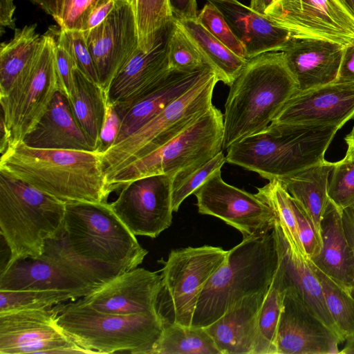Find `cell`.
<instances>
[{
	"label": "cell",
	"instance_id": "obj_1",
	"mask_svg": "<svg viewBox=\"0 0 354 354\" xmlns=\"http://www.w3.org/2000/svg\"><path fill=\"white\" fill-rule=\"evenodd\" d=\"M0 171L65 203L106 202L111 192L99 151L39 149L21 141L1 154Z\"/></svg>",
	"mask_w": 354,
	"mask_h": 354
},
{
	"label": "cell",
	"instance_id": "obj_2",
	"mask_svg": "<svg viewBox=\"0 0 354 354\" xmlns=\"http://www.w3.org/2000/svg\"><path fill=\"white\" fill-rule=\"evenodd\" d=\"M230 86L223 114L222 149L225 150L266 128L298 91L283 51L248 59Z\"/></svg>",
	"mask_w": 354,
	"mask_h": 354
},
{
	"label": "cell",
	"instance_id": "obj_3",
	"mask_svg": "<svg viewBox=\"0 0 354 354\" xmlns=\"http://www.w3.org/2000/svg\"><path fill=\"white\" fill-rule=\"evenodd\" d=\"M279 264L274 227L263 234L243 238L228 250L224 263L204 287L192 326L205 328L242 298L267 291Z\"/></svg>",
	"mask_w": 354,
	"mask_h": 354
},
{
	"label": "cell",
	"instance_id": "obj_4",
	"mask_svg": "<svg viewBox=\"0 0 354 354\" xmlns=\"http://www.w3.org/2000/svg\"><path fill=\"white\" fill-rule=\"evenodd\" d=\"M339 129L271 122L227 149L226 162L281 180L313 167L324 155Z\"/></svg>",
	"mask_w": 354,
	"mask_h": 354
},
{
	"label": "cell",
	"instance_id": "obj_5",
	"mask_svg": "<svg viewBox=\"0 0 354 354\" xmlns=\"http://www.w3.org/2000/svg\"><path fill=\"white\" fill-rule=\"evenodd\" d=\"M53 308L59 328L89 353L153 354L165 328L158 312L106 314L96 310L82 298Z\"/></svg>",
	"mask_w": 354,
	"mask_h": 354
},
{
	"label": "cell",
	"instance_id": "obj_6",
	"mask_svg": "<svg viewBox=\"0 0 354 354\" xmlns=\"http://www.w3.org/2000/svg\"><path fill=\"white\" fill-rule=\"evenodd\" d=\"M64 236L76 255L118 274L137 268L148 253L106 202H66Z\"/></svg>",
	"mask_w": 354,
	"mask_h": 354
},
{
	"label": "cell",
	"instance_id": "obj_7",
	"mask_svg": "<svg viewBox=\"0 0 354 354\" xmlns=\"http://www.w3.org/2000/svg\"><path fill=\"white\" fill-rule=\"evenodd\" d=\"M65 212V202L0 171V232L10 252L8 263L41 256L46 241L64 232Z\"/></svg>",
	"mask_w": 354,
	"mask_h": 354
},
{
	"label": "cell",
	"instance_id": "obj_8",
	"mask_svg": "<svg viewBox=\"0 0 354 354\" xmlns=\"http://www.w3.org/2000/svg\"><path fill=\"white\" fill-rule=\"evenodd\" d=\"M64 234L46 240L39 257L8 263L1 270L0 290H63L80 299L118 275L76 255Z\"/></svg>",
	"mask_w": 354,
	"mask_h": 354
},
{
	"label": "cell",
	"instance_id": "obj_9",
	"mask_svg": "<svg viewBox=\"0 0 354 354\" xmlns=\"http://www.w3.org/2000/svg\"><path fill=\"white\" fill-rule=\"evenodd\" d=\"M223 114L213 106L178 136L142 156L106 178L111 192L145 176H174L190 167L207 162L221 151Z\"/></svg>",
	"mask_w": 354,
	"mask_h": 354
},
{
	"label": "cell",
	"instance_id": "obj_10",
	"mask_svg": "<svg viewBox=\"0 0 354 354\" xmlns=\"http://www.w3.org/2000/svg\"><path fill=\"white\" fill-rule=\"evenodd\" d=\"M218 79L214 71L174 100L134 133L102 153L106 177L174 139L214 105Z\"/></svg>",
	"mask_w": 354,
	"mask_h": 354
},
{
	"label": "cell",
	"instance_id": "obj_11",
	"mask_svg": "<svg viewBox=\"0 0 354 354\" xmlns=\"http://www.w3.org/2000/svg\"><path fill=\"white\" fill-rule=\"evenodd\" d=\"M228 254L219 247L203 245L172 250L161 261L162 288L158 311L168 324L191 326L201 294L208 280L224 263Z\"/></svg>",
	"mask_w": 354,
	"mask_h": 354
},
{
	"label": "cell",
	"instance_id": "obj_12",
	"mask_svg": "<svg viewBox=\"0 0 354 354\" xmlns=\"http://www.w3.org/2000/svg\"><path fill=\"white\" fill-rule=\"evenodd\" d=\"M42 37L41 48L33 66L6 96L0 97L1 125L8 133V146L23 141L59 91L55 30L49 29Z\"/></svg>",
	"mask_w": 354,
	"mask_h": 354
},
{
	"label": "cell",
	"instance_id": "obj_13",
	"mask_svg": "<svg viewBox=\"0 0 354 354\" xmlns=\"http://www.w3.org/2000/svg\"><path fill=\"white\" fill-rule=\"evenodd\" d=\"M266 15L290 38L344 46L354 40V15L342 0H276Z\"/></svg>",
	"mask_w": 354,
	"mask_h": 354
},
{
	"label": "cell",
	"instance_id": "obj_14",
	"mask_svg": "<svg viewBox=\"0 0 354 354\" xmlns=\"http://www.w3.org/2000/svg\"><path fill=\"white\" fill-rule=\"evenodd\" d=\"M198 212L213 216L237 229L243 238L272 230L276 216L256 194L225 183L221 169L214 171L194 193Z\"/></svg>",
	"mask_w": 354,
	"mask_h": 354
},
{
	"label": "cell",
	"instance_id": "obj_15",
	"mask_svg": "<svg viewBox=\"0 0 354 354\" xmlns=\"http://www.w3.org/2000/svg\"><path fill=\"white\" fill-rule=\"evenodd\" d=\"M174 176L158 174L133 180L121 187L111 206L135 236L157 237L172 222Z\"/></svg>",
	"mask_w": 354,
	"mask_h": 354
},
{
	"label": "cell",
	"instance_id": "obj_16",
	"mask_svg": "<svg viewBox=\"0 0 354 354\" xmlns=\"http://www.w3.org/2000/svg\"><path fill=\"white\" fill-rule=\"evenodd\" d=\"M53 306L0 313V353H89L57 325Z\"/></svg>",
	"mask_w": 354,
	"mask_h": 354
},
{
	"label": "cell",
	"instance_id": "obj_17",
	"mask_svg": "<svg viewBox=\"0 0 354 354\" xmlns=\"http://www.w3.org/2000/svg\"><path fill=\"white\" fill-rule=\"evenodd\" d=\"M83 33L93 59L98 84L106 93L114 77L139 48L133 3L115 0L107 17Z\"/></svg>",
	"mask_w": 354,
	"mask_h": 354
},
{
	"label": "cell",
	"instance_id": "obj_18",
	"mask_svg": "<svg viewBox=\"0 0 354 354\" xmlns=\"http://www.w3.org/2000/svg\"><path fill=\"white\" fill-rule=\"evenodd\" d=\"M353 118L354 82H333L297 91L272 122L340 129Z\"/></svg>",
	"mask_w": 354,
	"mask_h": 354
},
{
	"label": "cell",
	"instance_id": "obj_19",
	"mask_svg": "<svg viewBox=\"0 0 354 354\" xmlns=\"http://www.w3.org/2000/svg\"><path fill=\"white\" fill-rule=\"evenodd\" d=\"M170 24L159 32L148 51L138 48L113 80L106 93L107 102L114 105L120 118L169 70Z\"/></svg>",
	"mask_w": 354,
	"mask_h": 354
},
{
	"label": "cell",
	"instance_id": "obj_20",
	"mask_svg": "<svg viewBox=\"0 0 354 354\" xmlns=\"http://www.w3.org/2000/svg\"><path fill=\"white\" fill-rule=\"evenodd\" d=\"M161 288V275L136 268L115 276L82 299L96 310L106 314L153 313H158Z\"/></svg>",
	"mask_w": 354,
	"mask_h": 354
},
{
	"label": "cell",
	"instance_id": "obj_21",
	"mask_svg": "<svg viewBox=\"0 0 354 354\" xmlns=\"http://www.w3.org/2000/svg\"><path fill=\"white\" fill-rule=\"evenodd\" d=\"M285 288L277 331V354L340 353L338 345L341 340L312 313L294 290Z\"/></svg>",
	"mask_w": 354,
	"mask_h": 354
},
{
	"label": "cell",
	"instance_id": "obj_22",
	"mask_svg": "<svg viewBox=\"0 0 354 354\" xmlns=\"http://www.w3.org/2000/svg\"><path fill=\"white\" fill-rule=\"evenodd\" d=\"M344 46L313 39L291 38L282 50L298 91L335 82Z\"/></svg>",
	"mask_w": 354,
	"mask_h": 354
},
{
	"label": "cell",
	"instance_id": "obj_23",
	"mask_svg": "<svg viewBox=\"0 0 354 354\" xmlns=\"http://www.w3.org/2000/svg\"><path fill=\"white\" fill-rule=\"evenodd\" d=\"M212 71L213 70L206 64L193 71L168 70L155 86L122 115L114 145L134 133Z\"/></svg>",
	"mask_w": 354,
	"mask_h": 354
},
{
	"label": "cell",
	"instance_id": "obj_24",
	"mask_svg": "<svg viewBox=\"0 0 354 354\" xmlns=\"http://www.w3.org/2000/svg\"><path fill=\"white\" fill-rule=\"evenodd\" d=\"M223 13L243 45L247 59L274 51H282L290 36L266 15H260L238 0H207Z\"/></svg>",
	"mask_w": 354,
	"mask_h": 354
},
{
	"label": "cell",
	"instance_id": "obj_25",
	"mask_svg": "<svg viewBox=\"0 0 354 354\" xmlns=\"http://www.w3.org/2000/svg\"><path fill=\"white\" fill-rule=\"evenodd\" d=\"M268 290L242 298L205 327L221 354H254L258 315Z\"/></svg>",
	"mask_w": 354,
	"mask_h": 354
},
{
	"label": "cell",
	"instance_id": "obj_26",
	"mask_svg": "<svg viewBox=\"0 0 354 354\" xmlns=\"http://www.w3.org/2000/svg\"><path fill=\"white\" fill-rule=\"evenodd\" d=\"M274 229L279 252V270L284 285L294 290L312 313L341 340L327 308L320 281L308 258L290 247L277 220Z\"/></svg>",
	"mask_w": 354,
	"mask_h": 354
},
{
	"label": "cell",
	"instance_id": "obj_27",
	"mask_svg": "<svg viewBox=\"0 0 354 354\" xmlns=\"http://www.w3.org/2000/svg\"><path fill=\"white\" fill-rule=\"evenodd\" d=\"M22 142L39 149L96 151L77 124L68 98L59 91Z\"/></svg>",
	"mask_w": 354,
	"mask_h": 354
},
{
	"label": "cell",
	"instance_id": "obj_28",
	"mask_svg": "<svg viewBox=\"0 0 354 354\" xmlns=\"http://www.w3.org/2000/svg\"><path fill=\"white\" fill-rule=\"evenodd\" d=\"M322 246L319 253L309 259L345 291L354 289V259L348 242L342 212L330 201L322 219Z\"/></svg>",
	"mask_w": 354,
	"mask_h": 354
},
{
	"label": "cell",
	"instance_id": "obj_29",
	"mask_svg": "<svg viewBox=\"0 0 354 354\" xmlns=\"http://www.w3.org/2000/svg\"><path fill=\"white\" fill-rule=\"evenodd\" d=\"M334 162H321L288 178L279 180L283 188L304 209L322 242L321 224L330 200L328 184Z\"/></svg>",
	"mask_w": 354,
	"mask_h": 354
},
{
	"label": "cell",
	"instance_id": "obj_30",
	"mask_svg": "<svg viewBox=\"0 0 354 354\" xmlns=\"http://www.w3.org/2000/svg\"><path fill=\"white\" fill-rule=\"evenodd\" d=\"M36 27L37 24H31L15 28L13 37L1 44L0 97L6 96L35 64L43 41Z\"/></svg>",
	"mask_w": 354,
	"mask_h": 354
},
{
	"label": "cell",
	"instance_id": "obj_31",
	"mask_svg": "<svg viewBox=\"0 0 354 354\" xmlns=\"http://www.w3.org/2000/svg\"><path fill=\"white\" fill-rule=\"evenodd\" d=\"M219 81L231 86L247 62L215 38L196 19H177Z\"/></svg>",
	"mask_w": 354,
	"mask_h": 354
},
{
	"label": "cell",
	"instance_id": "obj_32",
	"mask_svg": "<svg viewBox=\"0 0 354 354\" xmlns=\"http://www.w3.org/2000/svg\"><path fill=\"white\" fill-rule=\"evenodd\" d=\"M75 91L68 100L77 124L97 151L106 109V93L77 68L75 71Z\"/></svg>",
	"mask_w": 354,
	"mask_h": 354
},
{
	"label": "cell",
	"instance_id": "obj_33",
	"mask_svg": "<svg viewBox=\"0 0 354 354\" xmlns=\"http://www.w3.org/2000/svg\"><path fill=\"white\" fill-rule=\"evenodd\" d=\"M285 290L278 267L258 315L254 354H277V331Z\"/></svg>",
	"mask_w": 354,
	"mask_h": 354
},
{
	"label": "cell",
	"instance_id": "obj_34",
	"mask_svg": "<svg viewBox=\"0 0 354 354\" xmlns=\"http://www.w3.org/2000/svg\"><path fill=\"white\" fill-rule=\"evenodd\" d=\"M153 354H221L205 328L165 325Z\"/></svg>",
	"mask_w": 354,
	"mask_h": 354
},
{
	"label": "cell",
	"instance_id": "obj_35",
	"mask_svg": "<svg viewBox=\"0 0 354 354\" xmlns=\"http://www.w3.org/2000/svg\"><path fill=\"white\" fill-rule=\"evenodd\" d=\"M257 190L256 194L274 212L277 222L290 247L306 256L299 236L292 198L281 182L277 179L270 180L263 187L257 188Z\"/></svg>",
	"mask_w": 354,
	"mask_h": 354
},
{
	"label": "cell",
	"instance_id": "obj_36",
	"mask_svg": "<svg viewBox=\"0 0 354 354\" xmlns=\"http://www.w3.org/2000/svg\"><path fill=\"white\" fill-rule=\"evenodd\" d=\"M317 276L329 313L342 342L354 338V297L324 274L309 259Z\"/></svg>",
	"mask_w": 354,
	"mask_h": 354
},
{
	"label": "cell",
	"instance_id": "obj_37",
	"mask_svg": "<svg viewBox=\"0 0 354 354\" xmlns=\"http://www.w3.org/2000/svg\"><path fill=\"white\" fill-rule=\"evenodd\" d=\"M138 47L147 52L152 47L159 32L174 19L169 0H135Z\"/></svg>",
	"mask_w": 354,
	"mask_h": 354
},
{
	"label": "cell",
	"instance_id": "obj_38",
	"mask_svg": "<svg viewBox=\"0 0 354 354\" xmlns=\"http://www.w3.org/2000/svg\"><path fill=\"white\" fill-rule=\"evenodd\" d=\"M70 299L77 298L63 290H0V313L50 308Z\"/></svg>",
	"mask_w": 354,
	"mask_h": 354
},
{
	"label": "cell",
	"instance_id": "obj_39",
	"mask_svg": "<svg viewBox=\"0 0 354 354\" xmlns=\"http://www.w3.org/2000/svg\"><path fill=\"white\" fill-rule=\"evenodd\" d=\"M226 162L223 152L205 162L190 167L174 176L171 189L173 212H178L182 203L203 185L216 170L221 169Z\"/></svg>",
	"mask_w": 354,
	"mask_h": 354
},
{
	"label": "cell",
	"instance_id": "obj_40",
	"mask_svg": "<svg viewBox=\"0 0 354 354\" xmlns=\"http://www.w3.org/2000/svg\"><path fill=\"white\" fill-rule=\"evenodd\" d=\"M168 59L169 69L177 71H193L205 65L196 46L175 17L170 24Z\"/></svg>",
	"mask_w": 354,
	"mask_h": 354
},
{
	"label": "cell",
	"instance_id": "obj_41",
	"mask_svg": "<svg viewBox=\"0 0 354 354\" xmlns=\"http://www.w3.org/2000/svg\"><path fill=\"white\" fill-rule=\"evenodd\" d=\"M330 201L340 211L354 207V161L334 162L328 184Z\"/></svg>",
	"mask_w": 354,
	"mask_h": 354
},
{
	"label": "cell",
	"instance_id": "obj_42",
	"mask_svg": "<svg viewBox=\"0 0 354 354\" xmlns=\"http://www.w3.org/2000/svg\"><path fill=\"white\" fill-rule=\"evenodd\" d=\"M197 19L215 38L235 54L248 60L243 45L214 4L207 1L198 12Z\"/></svg>",
	"mask_w": 354,
	"mask_h": 354
},
{
	"label": "cell",
	"instance_id": "obj_43",
	"mask_svg": "<svg viewBox=\"0 0 354 354\" xmlns=\"http://www.w3.org/2000/svg\"><path fill=\"white\" fill-rule=\"evenodd\" d=\"M55 32L57 41L71 54L77 68L91 81L99 84L93 59L83 32L60 28L55 30Z\"/></svg>",
	"mask_w": 354,
	"mask_h": 354
},
{
	"label": "cell",
	"instance_id": "obj_44",
	"mask_svg": "<svg viewBox=\"0 0 354 354\" xmlns=\"http://www.w3.org/2000/svg\"><path fill=\"white\" fill-rule=\"evenodd\" d=\"M55 60L59 79V91L62 93L68 100H71L75 91V71L77 67L71 54L57 40Z\"/></svg>",
	"mask_w": 354,
	"mask_h": 354
},
{
	"label": "cell",
	"instance_id": "obj_45",
	"mask_svg": "<svg viewBox=\"0 0 354 354\" xmlns=\"http://www.w3.org/2000/svg\"><path fill=\"white\" fill-rule=\"evenodd\" d=\"M292 198L297 218L299 239L306 256L308 259H312L319 253L322 242L318 237L307 214L301 205L293 198Z\"/></svg>",
	"mask_w": 354,
	"mask_h": 354
},
{
	"label": "cell",
	"instance_id": "obj_46",
	"mask_svg": "<svg viewBox=\"0 0 354 354\" xmlns=\"http://www.w3.org/2000/svg\"><path fill=\"white\" fill-rule=\"evenodd\" d=\"M120 124L121 118L115 107L107 102L97 151L103 153L115 144L119 133Z\"/></svg>",
	"mask_w": 354,
	"mask_h": 354
},
{
	"label": "cell",
	"instance_id": "obj_47",
	"mask_svg": "<svg viewBox=\"0 0 354 354\" xmlns=\"http://www.w3.org/2000/svg\"><path fill=\"white\" fill-rule=\"evenodd\" d=\"M102 0H73L66 13L58 23L60 28L81 31L83 20Z\"/></svg>",
	"mask_w": 354,
	"mask_h": 354
},
{
	"label": "cell",
	"instance_id": "obj_48",
	"mask_svg": "<svg viewBox=\"0 0 354 354\" xmlns=\"http://www.w3.org/2000/svg\"><path fill=\"white\" fill-rule=\"evenodd\" d=\"M115 0H102L86 16L82 21L81 31L87 32L100 24L115 6Z\"/></svg>",
	"mask_w": 354,
	"mask_h": 354
},
{
	"label": "cell",
	"instance_id": "obj_49",
	"mask_svg": "<svg viewBox=\"0 0 354 354\" xmlns=\"http://www.w3.org/2000/svg\"><path fill=\"white\" fill-rule=\"evenodd\" d=\"M335 82H354V40L344 46L338 75Z\"/></svg>",
	"mask_w": 354,
	"mask_h": 354
},
{
	"label": "cell",
	"instance_id": "obj_50",
	"mask_svg": "<svg viewBox=\"0 0 354 354\" xmlns=\"http://www.w3.org/2000/svg\"><path fill=\"white\" fill-rule=\"evenodd\" d=\"M174 17L179 20L194 19L198 16L196 0H169Z\"/></svg>",
	"mask_w": 354,
	"mask_h": 354
},
{
	"label": "cell",
	"instance_id": "obj_51",
	"mask_svg": "<svg viewBox=\"0 0 354 354\" xmlns=\"http://www.w3.org/2000/svg\"><path fill=\"white\" fill-rule=\"evenodd\" d=\"M15 6L13 0H0V25L1 33L4 27L15 29L14 12Z\"/></svg>",
	"mask_w": 354,
	"mask_h": 354
},
{
	"label": "cell",
	"instance_id": "obj_52",
	"mask_svg": "<svg viewBox=\"0 0 354 354\" xmlns=\"http://www.w3.org/2000/svg\"><path fill=\"white\" fill-rule=\"evenodd\" d=\"M39 6L57 21L62 14L64 0H28Z\"/></svg>",
	"mask_w": 354,
	"mask_h": 354
},
{
	"label": "cell",
	"instance_id": "obj_53",
	"mask_svg": "<svg viewBox=\"0 0 354 354\" xmlns=\"http://www.w3.org/2000/svg\"><path fill=\"white\" fill-rule=\"evenodd\" d=\"M342 221L346 236L354 259V207L346 209L342 212ZM352 295L354 297V289Z\"/></svg>",
	"mask_w": 354,
	"mask_h": 354
},
{
	"label": "cell",
	"instance_id": "obj_54",
	"mask_svg": "<svg viewBox=\"0 0 354 354\" xmlns=\"http://www.w3.org/2000/svg\"><path fill=\"white\" fill-rule=\"evenodd\" d=\"M276 0H250L249 7L256 12L266 15V10Z\"/></svg>",
	"mask_w": 354,
	"mask_h": 354
},
{
	"label": "cell",
	"instance_id": "obj_55",
	"mask_svg": "<svg viewBox=\"0 0 354 354\" xmlns=\"http://www.w3.org/2000/svg\"><path fill=\"white\" fill-rule=\"evenodd\" d=\"M346 145V151L344 160L354 161V127L344 138Z\"/></svg>",
	"mask_w": 354,
	"mask_h": 354
},
{
	"label": "cell",
	"instance_id": "obj_56",
	"mask_svg": "<svg viewBox=\"0 0 354 354\" xmlns=\"http://www.w3.org/2000/svg\"><path fill=\"white\" fill-rule=\"evenodd\" d=\"M73 0H64L63 9L62 11L61 16L59 19L56 21L57 24L61 21L62 17L64 16V15L66 13L68 9L69 8Z\"/></svg>",
	"mask_w": 354,
	"mask_h": 354
},
{
	"label": "cell",
	"instance_id": "obj_57",
	"mask_svg": "<svg viewBox=\"0 0 354 354\" xmlns=\"http://www.w3.org/2000/svg\"><path fill=\"white\" fill-rule=\"evenodd\" d=\"M350 11L354 15V0H342Z\"/></svg>",
	"mask_w": 354,
	"mask_h": 354
},
{
	"label": "cell",
	"instance_id": "obj_58",
	"mask_svg": "<svg viewBox=\"0 0 354 354\" xmlns=\"http://www.w3.org/2000/svg\"><path fill=\"white\" fill-rule=\"evenodd\" d=\"M120 1L129 2V3H133H133H134L135 0H120Z\"/></svg>",
	"mask_w": 354,
	"mask_h": 354
},
{
	"label": "cell",
	"instance_id": "obj_59",
	"mask_svg": "<svg viewBox=\"0 0 354 354\" xmlns=\"http://www.w3.org/2000/svg\"><path fill=\"white\" fill-rule=\"evenodd\" d=\"M215 1H223V0H215Z\"/></svg>",
	"mask_w": 354,
	"mask_h": 354
}]
</instances>
